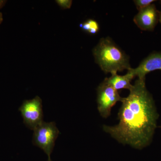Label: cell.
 I'll return each instance as SVG.
<instances>
[{
	"instance_id": "14",
	"label": "cell",
	"mask_w": 161,
	"mask_h": 161,
	"mask_svg": "<svg viewBox=\"0 0 161 161\" xmlns=\"http://www.w3.org/2000/svg\"><path fill=\"white\" fill-rule=\"evenodd\" d=\"M47 161H52L51 159V158H48V159H47Z\"/></svg>"
},
{
	"instance_id": "1",
	"label": "cell",
	"mask_w": 161,
	"mask_h": 161,
	"mask_svg": "<svg viewBox=\"0 0 161 161\" xmlns=\"http://www.w3.org/2000/svg\"><path fill=\"white\" fill-rule=\"evenodd\" d=\"M145 80H136L128 97L123 98L118 125L103 127L105 132L119 142L137 149H142L151 142L158 117Z\"/></svg>"
},
{
	"instance_id": "6",
	"label": "cell",
	"mask_w": 161,
	"mask_h": 161,
	"mask_svg": "<svg viewBox=\"0 0 161 161\" xmlns=\"http://www.w3.org/2000/svg\"><path fill=\"white\" fill-rule=\"evenodd\" d=\"M159 12L155 5L152 4L141 9L133 19L139 28L145 31H153L159 21Z\"/></svg>"
},
{
	"instance_id": "12",
	"label": "cell",
	"mask_w": 161,
	"mask_h": 161,
	"mask_svg": "<svg viewBox=\"0 0 161 161\" xmlns=\"http://www.w3.org/2000/svg\"><path fill=\"white\" fill-rule=\"evenodd\" d=\"M3 21V14L0 12V24L2 23Z\"/></svg>"
},
{
	"instance_id": "10",
	"label": "cell",
	"mask_w": 161,
	"mask_h": 161,
	"mask_svg": "<svg viewBox=\"0 0 161 161\" xmlns=\"http://www.w3.org/2000/svg\"><path fill=\"white\" fill-rule=\"evenodd\" d=\"M139 11L150 6L155 2L154 0H135L133 1Z\"/></svg>"
},
{
	"instance_id": "5",
	"label": "cell",
	"mask_w": 161,
	"mask_h": 161,
	"mask_svg": "<svg viewBox=\"0 0 161 161\" xmlns=\"http://www.w3.org/2000/svg\"><path fill=\"white\" fill-rule=\"evenodd\" d=\"M123 99L117 91L104 80L97 88L98 110L104 118L108 117L112 107L117 102L122 101Z\"/></svg>"
},
{
	"instance_id": "3",
	"label": "cell",
	"mask_w": 161,
	"mask_h": 161,
	"mask_svg": "<svg viewBox=\"0 0 161 161\" xmlns=\"http://www.w3.org/2000/svg\"><path fill=\"white\" fill-rule=\"evenodd\" d=\"M32 143L50 158L60 132L54 122L43 121L33 130Z\"/></svg>"
},
{
	"instance_id": "7",
	"label": "cell",
	"mask_w": 161,
	"mask_h": 161,
	"mask_svg": "<svg viewBox=\"0 0 161 161\" xmlns=\"http://www.w3.org/2000/svg\"><path fill=\"white\" fill-rule=\"evenodd\" d=\"M160 70L161 71V52H153L145 58L139 66L135 69L131 68L128 73L133 77L137 76L138 79H146V75L150 72Z\"/></svg>"
},
{
	"instance_id": "9",
	"label": "cell",
	"mask_w": 161,
	"mask_h": 161,
	"mask_svg": "<svg viewBox=\"0 0 161 161\" xmlns=\"http://www.w3.org/2000/svg\"><path fill=\"white\" fill-rule=\"evenodd\" d=\"M80 28L83 31L90 35H96L100 30V26L97 21L94 19H89L81 23Z\"/></svg>"
},
{
	"instance_id": "15",
	"label": "cell",
	"mask_w": 161,
	"mask_h": 161,
	"mask_svg": "<svg viewBox=\"0 0 161 161\" xmlns=\"http://www.w3.org/2000/svg\"><path fill=\"white\" fill-rule=\"evenodd\" d=\"M160 3H161V1H160Z\"/></svg>"
},
{
	"instance_id": "13",
	"label": "cell",
	"mask_w": 161,
	"mask_h": 161,
	"mask_svg": "<svg viewBox=\"0 0 161 161\" xmlns=\"http://www.w3.org/2000/svg\"><path fill=\"white\" fill-rule=\"evenodd\" d=\"M159 21L161 23V11L159 12Z\"/></svg>"
},
{
	"instance_id": "4",
	"label": "cell",
	"mask_w": 161,
	"mask_h": 161,
	"mask_svg": "<svg viewBox=\"0 0 161 161\" xmlns=\"http://www.w3.org/2000/svg\"><path fill=\"white\" fill-rule=\"evenodd\" d=\"M19 111L21 112L24 125L31 130L33 131L43 122L42 101L39 96L24 101Z\"/></svg>"
},
{
	"instance_id": "11",
	"label": "cell",
	"mask_w": 161,
	"mask_h": 161,
	"mask_svg": "<svg viewBox=\"0 0 161 161\" xmlns=\"http://www.w3.org/2000/svg\"><path fill=\"white\" fill-rule=\"evenodd\" d=\"M56 3L63 9H68L70 8L72 6V1L70 0H58Z\"/></svg>"
},
{
	"instance_id": "2",
	"label": "cell",
	"mask_w": 161,
	"mask_h": 161,
	"mask_svg": "<svg viewBox=\"0 0 161 161\" xmlns=\"http://www.w3.org/2000/svg\"><path fill=\"white\" fill-rule=\"evenodd\" d=\"M95 62L105 74H117L131 68L130 58L109 37L100 39L93 50Z\"/></svg>"
},
{
	"instance_id": "8",
	"label": "cell",
	"mask_w": 161,
	"mask_h": 161,
	"mask_svg": "<svg viewBox=\"0 0 161 161\" xmlns=\"http://www.w3.org/2000/svg\"><path fill=\"white\" fill-rule=\"evenodd\" d=\"M134 78L132 75L127 72L126 75L122 76L117 74H113L110 78H106L104 81L116 91L123 89L130 91L133 86L131 85V81Z\"/></svg>"
}]
</instances>
